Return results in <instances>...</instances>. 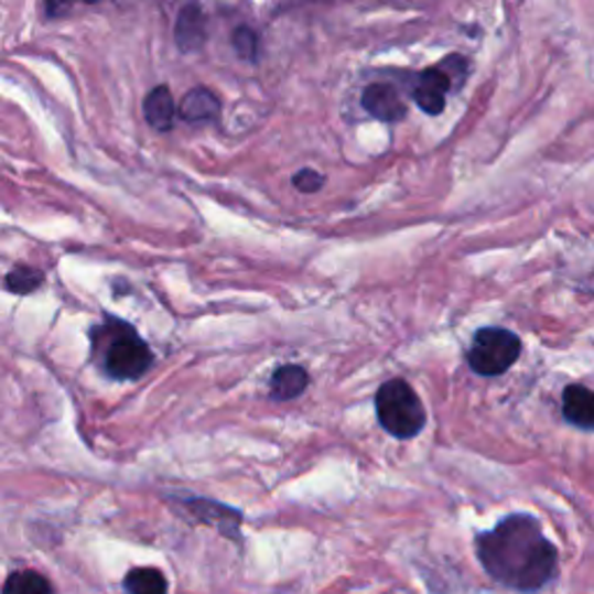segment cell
I'll list each match as a JSON object with an SVG mask.
<instances>
[{
    "label": "cell",
    "instance_id": "15",
    "mask_svg": "<svg viewBox=\"0 0 594 594\" xmlns=\"http://www.w3.org/2000/svg\"><path fill=\"white\" fill-rule=\"evenodd\" d=\"M6 285H8L10 293L29 295V293L37 291L42 285V272L33 270V268H26V266H19L6 277Z\"/></svg>",
    "mask_w": 594,
    "mask_h": 594
},
{
    "label": "cell",
    "instance_id": "2",
    "mask_svg": "<svg viewBox=\"0 0 594 594\" xmlns=\"http://www.w3.org/2000/svg\"><path fill=\"white\" fill-rule=\"evenodd\" d=\"M91 350L105 377L115 381H138L153 365L151 348L138 330L109 314L91 330Z\"/></svg>",
    "mask_w": 594,
    "mask_h": 594
},
{
    "label": "cell",
    "instance_id": "5",
    "mask_svg": "<svg viewBox=\"0 0 594 594\" xmlns=\"http://www.w3.org/2000/svg\"><path fill=\"white\" fill-rule=\"evenodd\" d=\"M451 89H455V84H453L449 71L444 68L442 63H436L434 68H428L415 77L413 100L425 115L436 117V115H442V109L446 107V94Z\"/></svg>",
    "mask_w": 594,
    "mask_h": 594
},
{
    "label": "cell",
    "instance_id": "10",
    "mask_svg": "<svg viewBox=\"0 0 594 594\" xmlns=\"http://www.w3.org/2000/svg\"><path fill=\"white\" fill-rule=\"evenodd\" d=\"M180 115L177 105H174V98L170 94L168 86H156V89H151L149 96L144 98V117L147 123L159 130V133H165V130L172 128L174 117Z\"/></svg>",
    "mask_w": 594,
    "mask_h": 594
},
{
    "label": "cell",
    "instance_id": "13",
    "mask_svg": "<svg viewBox=\"0 0 594 594\" xmlns=\"http://www.w3.org/2000/svg\"><path fill=\"white\" fill-rule=\"evenodd\" d=\"M123 590L128 594H168V581L159 569L138 566L126 574Z\"/></svg>",
    "mask_w": 594,
    "mask_h": 594
},
{
    "label": "cell",
    "instance_id": "7",
    "mask_svg": "<svg viewBox=\"0 0 594 594\" xmlns=\"http://www.w3.org/2000/svg\"><path fill=\"white\" fill-rule=\"evenodd\" d=\"M562 413L566 423L581 430H594V390L585 386H569L562 398Z\"/></svg>",
    "mask_w": 594,
    "mask_h": 594
},
{
    "label": "cell",
    "instance_id": "11",
    "mask_svg": "<svg viewBox=\"0 0 594 594\" xmlns=\"http://www.w3.org/2000/svg\"><path fill=\"white\" fill-rule=\"evenodd\" d=\"M306 386H310V374H306L304 367L283 365L272 374L270 395H272V400L289 402V400H298L306 390Z\"/></svg>",
    "mask_w": 594,
    "mask_h": 594
},
{
    "label": "cell",
    "instance_id": "4",
    "mask_svg": "<svg viewBox=\"0 0 594 594\" xmlns=\"http://www.w3.org/2000/svg\"><path fill=\"white\" fill-rule=\"evenodd\" d=\"M520 350L522 344L511 330L483 327L474 335L467 350V363L480 377H499V374L514 367V363L520 358Z\"/></svg>",
    "mask_w": 594,
    "mask_h": 594
},
{
    "label": "cell",
    "instance_id": "3",
    "mask_svg": "<svg viewBox=\"0 0 594 594\" xmlns=\"http://www.w3.org/2000/svg\"><path fill=\"white\" fill-rule=\"evenodd\" d=\"M374 407L381 428L395 439H411L425 428V407L404 379L386 381L377 392Z\"/></svg>",
    "mask_w": 594,
    "mask_h": 594
},
{
    "label": "cell",
    "instance_id": "16",
    "mask_svg": "<svg viewBox=\"0 0 594 594\" xmlns=\"http://www.w3.org/2000/svg\"><path fill=\"white\" fill-rule=\"evenodd\" d=\"M233 50L237 52L239 58H245L249 63L258 61V35L249 26H239L233 33Z\"/></svg>",
    "mask_w": 594,
    "mask_h": 594
},
{
    "label": "cell",
    "instance_id": "8",
    "mask_svg": "<svg viewBox=\"0 0 594 594\" xmlns=\"http://www.w3.org/2000/svg\"><path fill=\"white\" fill-rule=\"evenodd\" d=\"M174 40H177V47L182 52H197L205 45L207 31H205V17L201 8L193 3L182 8L177 24H174Z\"/></svg>",
    "mask_w": 594,
    "mask_h": 594
},
{
    "label": "cell",
    "instance_id": "9",
    "mask_svg": "<svg viewBox=\"0 0 594 594\" xmlns=\"http://www.w3.org/2000/svg\"><path fill=\"white\" fill-rule=\"evenodd\" d=\"M222 112V100L216 98L214 91L205 89V86H195L191 89L182 105H180V117L188 123H205V121H214Z\"/></svg>",
    "mask_w": 594,
    "mask_h": 594
},
{
    "label": "cell",
    "instance_id": "18",
    "mask_svg": "<svg viewBox=\"0 0 594 594\" xmlns=\"http://www.w3.org/2000/svg\"><path fill=\"white\" fill-rule=\"evenodd\" d=\"M75 0H47V14L50 17H61L71 10Z\"/></svg>",
    "mask_w": 594,
    "mask_h": 594
},
{
    "label": "cell",
    "instance_id": "12",
    "mask_svg": "<svg viewBox=\"0 0 594 594\" xmlns=\"http://www.w3.org/2000/svg\"><path fill=\"white\" fill-rule=\"evenodd\" d=\"M186 504H188L191 514H195L203 522L216 525L218 532H226L233 539H239L235 530L241 522V516L235 509H226V506H222V504L205 501V499H195V501H186Z\"/></svg>",
    "mask_w": 594,
    "mask_h": 594
},
{
    "label": "cell",
    "instance_id": "6",
    "mask_svg": "<svg viewBox=\"0 0 594 594\" xmlns=\"http://www.w3.org/2000/svg\"><path fill=\"white\" fill-rule=\"evenodd\" d=\"M363 107L365 112L374 119L395 123L407 117V105L400 98V94L392 89L390 84H371L363 94Z\"/></svg>",
    "mask_w": 594,
    "mask_h": 594
},
{
    "label": "cell",
    "instance_id": "14",
    "mask_svg": "<svg viewBox=\"0 0 594 594\" xmlns=\"http://www.w3.org/2000/svg\"><path fill=\"white\" fill-rule=\"evenodd\" d=\"M3 594H54L52 585L45 576H40L37 571H14V574L6 581Z\"/></svg>",
    "mask_w": 594,
    "mask_h": 594
},
{
    "label": "cell",
    "instance_id": "17",
    "mask_svg": "<svg viewBox=\"0 0 594 594\" xmlns=\"http://www.w3.org/2000/svg\"><path fill=\"white\" fill-rule=\"evenodd\" d=\"M325 184V177L321 172L316 170H310V168H304L300 170L295 177H293V186L300 191V193H316L321 191Z\"/></svg>",
    "mask_w": 594,
    "mask_h": 594
},
{
    "label": "cell",
    "instance_id": "1",
    "mask_svg": "<svg viewBox=\"0 0 594 594\" xmlns=\"http://www.w3.org/2000/svg\"><path fill=\"white\" fill-rule=\"evenodd\" d=\"M476 555L488 574L511 590L537 592L558 569V550L541 525L525 514H514L497 522L490 532L478 534Z\"/></svg>",
    "mask_w": 594,
    "mask_h": 594
}]
</instances>
